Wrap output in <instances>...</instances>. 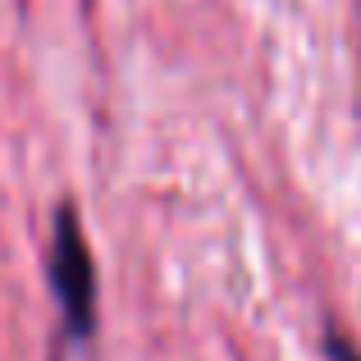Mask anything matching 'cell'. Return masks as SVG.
<instances>
[{
	"label": "cell",
	"instance_id": "cell-1",
	"mask_svg": "<svg viewBox=\"0 0 361 361\" xmlns=\"http://www.w3.org/2000/svg\"><path fill=\"white\" fill-rule=\"evenodd\" d=\"M46 283H51L55 302H60L69 338L97 334V265H92V247L73 206L55 211L51 247H46Z\"/></svg>",
	"mask_w": 361,
	"mask_h": 361
},
{
	"label": "cell",
	"instance_id": "cell-2",
	"mask_svg": "<svg viewBox=\"0 0 361 361\" xmlns=\"http://www.w3.org/2000/svg\"><path fill=\"white\" fill-rule=\"evenodd\" d=\"M325 361H361V353L338 334V329H329V334H325Z\"/></svg>",
	"mask_w": 361,
	"mask_h": 361
}]
</instances>
